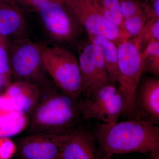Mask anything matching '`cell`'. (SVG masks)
I'll return each instance as SVG.
<instances>
[{
	"label": "cell",
	"instance_id": "obj_1",
	"mask_svg": "<svg viewBox=\"0 0 159 159\" xmlns=\"http://www.w3.org/2000/svg\"><path fill=\"white\" fill-rule=\"evenodd\" d=\"M39 87L37 102L28 115L27 135L65 133L79 125L78 99L61 89L50 77Z\"/></svg>",
	"mask_w": 159,
	"mask_h": 159
},
{
	"label": "cell",
	"instance_id": "obj_2",
	"mask_svg": "<svg viewBox=\"0 0 159 159\" xmlns=\"http://www.w3.org/2000/svg\"><path fill=\"white\" fill-rule=\"evenodd\" d=\"M93 132L100 159H110L120 154L159 151V128L145 120L97 124Z\"/></svg>",
	"mask_w": 159,
	"mask_h": 159
},
{
	"label": "cell",
	"instance_id": "obj_3",
	"mask_svg": "<svg viewBox=\"0 0 159 159\" xmlns=\"http://www.w3.org/2000/svg\"><path fill=\"white\" fill-rule=\"evenodd\" d=\"M140 37L131 38L118 45L116 83L124 100L123 113L134 118L136 92L144 72L140 59Z\"/></svg>",
	"mask_w": 159,
	"mask_h": 159
},
{
	"label": "cell",
	"instance_id": "obj_4",
	"mask_svg": "<svg viewBox=\"0 0 159 159\" xmlns=\"http://www.w3.org/2000/svg\"><path fill=\"white\" fill-rule=\"evenodd\" d=\"M43 64L58 87L79 99L82 92L78 59L74 54L57 46L40 44Z\"/></svg>",
	"mask_w": 159,
	"mask_h": 159
},
{
	"label": "cell",
	"instance_id": "obj_5",
	"mask_svg": "<svg viewBox=\"0 0 159 159\" xmlns=\"http://www.w3.org/2000/svg\"><path fill=\"white\" fill-rule=\"evenodd\" d=\"M9 66L14 81L39 86L50 77L42 59L40 44L26 38L9 40Z\"/></svg>",
	"mask_w": 159,
	"mask_h": 159
},
{
	"label": "cell",
	"instance_id": "obj_6",
	"mask_svg": "<svg viewBox=\"0 0 159 159\" xmlns=\"http://www.w3.org/2000/svg\"><path fill=\"white\" fill-rule=\"evenodd\" d=\"M124 106L122 94L114 83L102 86L91 93L80 97L78 100L81 118L96 119L107 124L118 122Z\"/></svg>",
	"mask_w": 159,
	"mask_h": 159
},
{
	"label": "cell",
	"instance_id": "obj_7",
	"mask_svg": "<svg viewBox=\"0 0 159 159\" xmlns=\"http://www.w3.org/2000/svg\"><path fill=\"white\" fill-rule=\"evenodd\" d=\"M76 21L88 34L103 36L117 46L131 38L126 31L112 23L97 9L93 0H63Z\"/></svg>",
	"mask_w": 159,
	"mask_h": 159
},
{
	"label": "cell",
	"instance_id": "obj_8",
	"mask_svg": "<svg viewBox=\"0 0 159 159\" xmlns=\"http://www.w3.org/2000/svg\"><path fill=\"white\" fill-rule=\"evenodd\" d=\"M37 12L45 29L53 39L66 41L75 33L76 21L63 1H52L43 4Z\"/></svg>",
	"mask_w": 159,
	"mask_h": 159
},
{
	"label": "cell",
	"instance_id": "obj_9",
	"mask_svg": "<svg viewBox=\"0 0 159 159\" xmlns=\"http://www.w3.org/2000/svg\"><path fill=\"white\" fill-rule=\"evenodd\" d=\"M65 133L27 135L19 139L16 148L22 159H58Z\"/></svg>",
	"mask_w": 159,
	"mask_h": 159
},
{
	"label": "cell",
	"instance_id": "obj_10",
	"mask_svg": "<svg viewBox=\"0 0 159 159\" xmlns=\"http://www.w3.org/2000/svg\"><path fill=\"white\" fill-rule=\"evenodd\" d=\"M93 132L79 124L64 135L58 159H100Z\"/></svg>",
	"mask_w": 159,
	"mask_h": 159
},
{
	"label": "cell",
	"instance_id": "obj_11",
	"mask_svg": "<svg viewBox=\"0 0 159 159\" xmlns=\"http://www.w3.org/2000/svg\"><path fill=\"white\" fill-rule=\"evenodd\" d=\"M134 119L159 123V80L150 77L139 85L134 99Z\"/></svg>",
	"mask_w": 159,
	"mask_h": 159
},
{
	"label": "cell",
	"instance_id": "obj_12",
	"mask_svg": "<svg viewBox=\"0 0 159 159\" xmlns=\"http://www.w3.org/2000/svg\"><path fill=\"white\" fill-rule=\"evenodd\" d=\"M39 95V89L37 85L20 81L11 82L4 94L15 110L28 116L35 106Z\"/></svg>",
	"mask_w": 159,
	"mask_h": 159
},
{
	"label": "cell",
	"instance_id": "obj_13",
	"mask_svg": "<svg viewBox=\"0 0 159 159\" xmlns=\"http://www.w3.org/2000/svg\"><path fill=\"white\" fill-rule=\"evenodd\" d=\"M25 21L21 9L15 3L0 1V34L8 40L25 38Z\"/></svg>",
	"mask_w": 159,
	"mask_h": 159
},
{
	"label": "cell",
	"instance_id": "obj_14",
	"mask_svg": "<svg viewBox=\"0 0 159 159\" xmlns=\"http://www.w3.org/2000/svg\"><path fill=\"white\" fill-rule=\"evenodd\" d=\"M77 59L82 81L81 96L90 94L105 84L113 83L103 78L98 73L86 46L80 52Z\"/></svg>",
	"mask_w": 159,
	"mask_h": 159
},
{
	"label": "cell",
	"instance_id": "obj_15",
	"mask_svg": "<svg viewBox=\"0 0 159 159\" xmlns=\"http://www.w3.org/2000/svg\"><path fill=\"white\" fill-rule=\"evenodd\" d=\"M91 43L98 46L102 53L103 60L111 80L116 83L118 72V46L111 40L95 34H89Z\"/></svg>",
	"mask_w": 159,
	"mask_h": 159
},
{
	"label": "cell",
	"instance_id": "obj_16",
	"mask_svg": "<svg viewBox=\"0 0 159 159\" xmlns=\"http://www.w3.org/2000/svg\"><path fill=\"white\" fill-rule=\"evenodd\" d=\"M97 9L109 20L124 30L120 0H93Z\"/></svg>",
	"mask_w": 159,
	"mask_h": 159
},
{
	"label": "cell",
	"instance_id": "obj_17",
	"mask_svg": "<svg viewBox=\"0 0 159 159\" xmlns=\"http://www.w3.org/2000/svg\"><path fill=\"white\" fill-rule=\"evenodd\" d=\"M140 59L143 70L154 77L159 75V42L149 44L140 53Z\"/></svg>",
	"mask_w": 159,
	"mask_h": 159
},
{
	"label": "cell",
	"instance_id": "obj_18",
	"mask_svg": "<svg viewBox=\"0 0 159 159\" xmlns=\"http://www.w3.org/2000/svg\"><path fill=\"white\" fill-rule=\"evenodd\" d=\"M150 20L146 11L124 19V29L131 38L137 37L142 33L146 23Z\"/></svg>",
	"mask_w": 159,
	"mask_h": 159
},
{
	"label": "cell",
	"instance_id": "obj_19",
	"mask_svg": "<svg viewBox=\"0 0 159 159\" xmlns=\"http://www.w3.org/2000/svg\"><path fill=\"white\" fill-rule=\"evenodd\" d=\"M159 42V19L148 21L141 33L140 48L143 44L145 48L151 43Z\"/></svg>",
	"mask_w": 159,
	"mask_h": 159
},
{
	"label": "cell",
	"instance_id": "obj_20",
	"mask_svg": "<svg viewBox=\"0 0 159 159\" xmlns=\"http://www.w3.org/2000/svg\"><path fill=\"white\" fill-rule=\"evenodd\" d=\"M0 74L11 77L9 66V40L0 34Z\"/></svg>",
	"mask_w": 159,
	"mask_h": 159
},
{
	"label": "cell",
	"instance_id": "obj_21",
	"mask_svg": "<svg viewBox=\"0 0 159 159\" xmlns=\"http://www.w3.org/2000/svg\"><path fill=\"white\" fill-rule=\"evenodd\" d=\"M16 146L11 140H0V159H10L16 150Z\"/></svg>",
	"mask_w": 159,
	"mask_h": 159
},
{
	"label": "cell",
	"instance_id": "obj_22",
	"mask_svg": "<svg viewBox=\"0 0 159 159\" xmlns=\"http://www.w3.org/2000/svg\"><path fill=\"white\" fill-rule=\"evenodd\" d=\"M16 5L20 8V6L31 11L37 12L40 6L48 2L57 0H14ZM63 1V0H58Z\"/></svg>",
	"mask_w": 159,
	"mask_h": 159
},
{
	"label": "cell",
	"instance_id": "obj_23",
	"mask_svg": "<svg viewBox=\"0 0 159 159\" xmlns=\"http://www.w3.org/2000/svg\"><path fill=\"white\" fill-rule=\"evenodd\" d=\"M143 2L150 20L159 19V0H143Z\"/></svg>",
	"mask_w": 159,
	"mask_h": 159
},
{
	"label": "cell",
	"instance_id": "obj_24",
	"mask_svg": "<svg viewBox=\"0 0 159 159\" xmlns=\"http://www.w3.org/2000/svg\"><path fill=\"white\" fill-rule=\"evenodd\" d=\"M11 77L0 74V91L8 87L11 83Z\"/></svg>",
	"mask_w": 159,
	"mask_h": 159
},
{
	"label": "cell",
	"instance_id": "obj_25",
	"mask_svg": "<svg viewBox=\"0 0 159 159\" xmlns=\"http://www.w3.org/2000/svg\"><path fill=\"white\" fill-rule=\"evenodd\" d=\"M0 1H6V2H9L15 3V4H16V3L14 0H0Z\"/></svg>",
	"mask_w": 159,
	"mask_h": 159
}]
</instances>
